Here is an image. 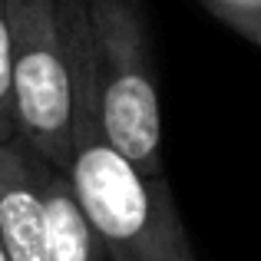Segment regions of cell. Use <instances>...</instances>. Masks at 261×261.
<instances>
[{
	"label": "cell",
	"instance_id": "7a4b0ae2",
	"mask_svg": "<svg viewBox=\"0 0 261 261\" xmlns=\"http://www.w3.org/2000/svg\"><path fill=\"white\" fill-rule=\"evenodd\" d=\"M96 106L106 139L146 175L162 178V102L152 40L136 0H86Z\"/></svg>",
	"mask_w": 261,
	"mask_h": 261
},
{
	"label": "cell",
	"instance_id": "6da1fadb",
	"mask_svg": "<svg viewBox=\"0 0 261 261\" xmlns=\"http://www.w3.org/2000/svg\"><path fill=\"white\" fill-rule=\"evenodd\" d=\"M73 53V159L70 178L113 261H198L166 175L136 169L106 139L96 106L86 0H63Z\"/></svg>",
	"mask_w": 261,
	"mask_h": 261
},
{
	"label": "cell",
	"instance_id": "5b68a950",
	"mask_svg": "<svg viewBox=\"0 0 261 261\" xmlns=\"http://www.w3.org/2000/svg\"><path fill=\"white\" fill-rule=\"evenodd\" d=\"M33 162H37L40 192H43V202H46L50 261H113L99 231L89 222L76 189H73L70 172L50 166L40 155H33Z\"/></svg>",
	"mask_w": 261,
	"mask_h": 261
},
{
	"label": "cell",
	"instance_id": "52a82bcc",
	"mask_svg": "<svg viewBox=\"0 0 261 261\" xmlns=\"http://www.w3.org/2000/svg\"><path fill=\"white\" fill-rule=\"evenodd\" d=\"M208 13H215L238 37L261 46V0H198Z\"/></svg>",
	"mask_w": 261,
	"mask_h": 261
},
{
	"label": "cell",
	"instance_id": "277c9868",
	"mask_svg": "<svg viewBox=\"0 0 261 261\" xmlns=\"http://www.w3.org/2000/svg\"><path fill=\"white\" fill-rule=\"evenodd\" d=\"M0 245L10 261H50V225L33 152L0 142Z\"/></svg>",
	"mask_w": 261,
	"mask_h": 261
},
{
	"label": "cell",
	"instance_id": "3957f363",
	"mask_svg": "<svg viewBox=\"0 0 261 261\" xmlns=\"http://www.w3.org/2000/svg\"><path fill=\"white\" fill-rule=\"evenodd\" d=\"M17 139L57 169L73 159V53L63 0H7Z\"/></svg>",
	"mask_w": 261,
	"mask_h": 261
},
{
	"label": "cell",
	"instance_id": "8992f818",
	"mask_svg": "<svg viewBox=\"0 0 261 261\" xmlns=\"http://www.w3.org/2000/svg\"><path fill=\"white\" fill-rule=\"evenodd\" d=\"M17 139L13 113V40H10V7L0 0V142Z\"/></svg>",
	"mask_w": 261,
	"mask_h": 261
},
{
	"label": "cell",
	"instance_id": "ba28073f",
	"mask_svg": "<svg viewBox=\"0 0 261 261\" xmlns=\"http://www.w3.org/2000/svg\"><path fill=\"white\" fill-rule=\"evenodd\" d=\"M0 261H10V258H7V251H4V245H0Z\"/></svg>",
	"mask_w": 261,
	"mask_h": 261
}]
</instances>
